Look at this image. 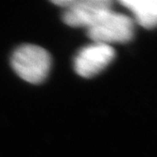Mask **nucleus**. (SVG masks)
I'll return each instance as SVG.
<instances>
[{"label":"nucleus","instance_id":"nucleus-1","mask_svg":"<svg viewBox=\"0 0 157 157\" xmlns=\"http://www.w3.org/2000/svg\"><path fill=\"white\" fill-rule=\"evenodd\" d=\"M15 73L30 83H40L47 78L51 58L49 53L36 44H23L18 48L12 58Z\"/></svg>","mask_w":157,"mask_h":157},{"label":"nucleus","instance_id":"nucleus-2","mask_svg":"<svg viewBox=\"0 0 157 157\" xmlns=\"http://www.w3.org/2000/svg\"><path fill=\"white\" fill-rule=\"evenodd\" d=\"M87 29L94 43L110 46L112 43L129 42L133 35V23L130 17L110 10Z\"/></svg>","mask_w":157,"mask_h":157},{"label":"nucleus","instance_id":"nucleus-3","mask_svg":"<svg viewBox=\"0 0 157 157\" xmlns=\"http://www.w3.org/2000/svg\"><path fill=\"white\" fill-rule=\"evenodd\" d=\"M54 3L65 9L63 15L64 23L77 28L89 29L112 10V2L108 0H61Z\"/></svg>","mask_w":157,"mask_h":157},{"label":"nucleus","instance_id":"nucleus-4","mask_svg":"<svg viewBox=\"0 0 157 157\" xmlns=\"http://www.w3.org/2000/svg\"><path fill=\"white\" fill-rule=\"evenodd\" d=\"M115 55L111 46L94 43L78 51L74 60V69L83 78H92L105 69L114 60Z\"/></svg>","mask_w":157,"mask_h":157},{"label":"nucleus","instance_id":"nucleus-5","mask_svg":"<svg viewBox=\"0 0 157 157\" xmlns=\"http://www.w3.org/2000/svg\"><path fill=\"white\" fill-rule=\"evenodd\" d=\"M120 3L131 10L143 28L157 27V0H123Z\"/></svg>","mask_w":157,"mask_h":157}]
</instances>
